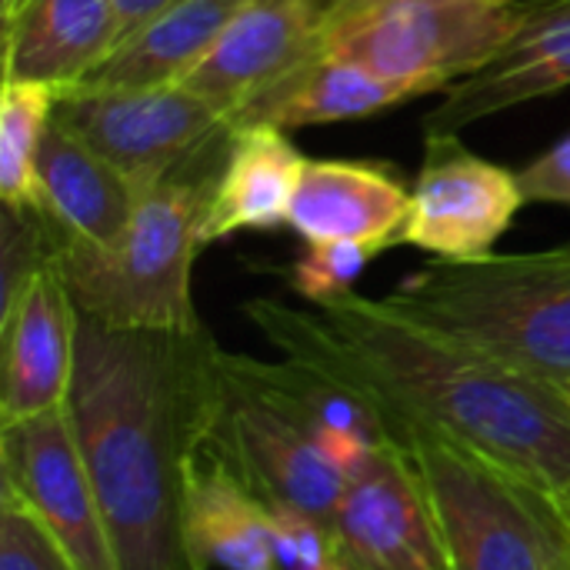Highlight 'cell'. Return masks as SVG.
<instances>
[{
	"mask_svg": "<svg viewBox=\"0 0 570 570\" xmlns=\"http://www.w3.org/2000/svg\"><path fill=\"white\" fill-rule=\"evenodd\" d=\"M267 508H271L274 548L284 570H347L331 521H321L287 504H267Z\"/></svg>",
	"mask_w": 570,
	"mask_h": 570,
	"instance_id": "cell-24",
	"label": "cell"
},
{
	"mask_svg": "<svg viewBox=\"0 0 570 570\" xmlns=\"http://www.w3.org/2000/svg\"><path fill=\"white\" fill-rule=\"evenodd\" d=\"M524 204L518 170L484 160L461 134L424 130V157L411 184L401 244L438 261H478L494 254Z\"/></svg>",
	"mask_w": 570,
	"mask_h": 570,
	"instance_id": "cell-10",
	"label": "cell"
},
{
	"mask_svg": "<svg viewBox=\"0 0 570 570\" xmlns=\"http://www.w3.org/2000/svg\"><path fill=\"white\" fill-rule=\"evenodd\" d=\"M184 548L194 570H284L267 501L237 474L214 431L190 458L184 488Z\"/></svg>",
	"mask_w": 570,
	"mask_h": 570,
	"instance_id": "cell-14",
	"label": "cell"
},
{
	"mask_svg": "<svg viewBox=\"0 0 570 570\" xmlns=\"http://www.w3.org/2000/svg\"><path fill=\"white\" fill-rule=\"evenodd\" d=\"M384 301L570 394V244L478 261L434 257Z\"/></svg>",
	"mask_w": 570,
	"mask_h": 570,
	"instance_id": "cell-4",
	"label": "cell"
},
{
	"mask_svg": "<svg viewBox=\"0 0 570 570\" xmlns=\"http://www.w3.org/2000/svg\"><path fill=\"white\" fill-rule=\"evenodd\" d=\"M0 501L20 504L77 570H120L67 404L0 424Z\"/></svg>",
	"mask_w": 570,
	"mask_h": 570,
	"instance_id": "cell-9",
	"label": "cell"
},
{
	"mask_svg": "<svg viewBox=\"0 0 570 570\" xmlns=\"http://www.w3.org/2000/svg\"><path fill=\"white\" fill-rule=\"evenodd\" d=\"M207 331H124L77 321L67 411L120 570H194L184 548L190 458L217 421Z\"/></svg>",
	"mask_w": 570,
	"mask_h": 570,
	"instance_id": "cell-2",
	"label": "cell"
},
{
	"mask_svg": "<svg viewBox=\"0 0 570 570\" xmlns=\"http://www.w3.org/2000/svg\"><path fill=\"white\" fill-rule=\"evenodd\" d=\"M307 157L277 127H240L220 170L214 200L204 217V247L237 230H274L287 210Z\"/></svg>",
	"mask_w": 570,
	"mask_h": 570,
	"instance_id": "cell-20",
	"label": "cell"
},
{
	"mask_svg": "<svg viewBox=\"0 0 570 570\" xmlns=\"http://www.w3.org/2000/svg\"><path fill=\"white\" fill-rule=\"evenodd\" d=\"M570 87V3L538 10L531 23L478 73L458 80L424 117V130L461 134L468 124L504 114Z\"/></svg>",
	"mask_w": 570,
	"mask_h": 570,
	"instance_id": "cell-17",
	"label": "cell"
},
{
	"mask_svg": "<svg viewBox=\"0 0 570 570\" xmlns=\"http://www.w3.org/2000/svg\"><path fill=\"white\" fill-rule=\"evenodd\" d=\"M53 120L107 157L147 194L190 157L234 130L184 83L144 90H60Z\"/></svg>",
	"mask_w": 570,
	"mask_h": 570,
	"instance_id": "cell-8",
	"label": "cell"
},
{
	"mask_svg": "<svg viewBox=\"0 0 570 570\" xmlns=\"http://www.w3.org/2000/svg\"><path fill=\"white\" fill-rule=\"evenodd\" d=\"M334 0H244L184 87L234 120L321 50Z\"/></svg>",
	"mask_w": 570,
	"mask_h": 570,
	"instance_id": "cell-12",
	"label": "cell"
},
{
	"mask_svg": "<svg viewBox=\"0 0 570 570\" xmlns=\"http://www.w3.org/2000/svg\"><path fill=\"white\" fill-rule=\"evenodd\" d=\"M184 0H114L117 7V20H120V40L130 37L134 30H140L147 20H154L157 13L177 7Z\"/></svg>",
	"mask_w": 570,
	"mask_h": 570,
	"instance_id": "cell-27",
	"label": "cell"
},
{
	"mask_svg": "<svg viewBox=\"0 0 570 570\" xmlns=\"http://www.w3.org/2000/svg\"><path fill=\"white\" fill-rule=\"evenodd\" d=\"M0 570H77L57 541L13 501H0Z\"/></svg>",
	"mask_w": 570,
	"mask_h": 570,
	"instance_id": "cell-25",
	"label": "cell"
},
{
	"mask_svg": "<svg viewBox=\"0 0 570 570\" xmlns=\"http://www.w3.org/2000/svg\"><path fill=\"white\" fill-rule=\"evenodd\" d=\"M351 3H361V0H334V7H351ZM484 3L521 7V10H551V7H561V3H570V0H484Z\"/></svg>",
	"mask_w": 570,
	"mask_h": 570,
	"instance_id": "cell-28",
	"label": "cell"
},
{
	"mask_svg": "<svg viewBox=\"0 0 570 570\" xmlns=\"http://www.w3.org/2000/svg\"><path fill=\"white\" fill-rule=\"evenodd\" d=\"M234 134H220L150 187L114 244L90 247L63 234L50 264L80 317L124 331L204 327L194 307V261L204 250V217Z\"/></svg>",
	"mask_w": 570,
	"mask_h": 570,
	"instance_id": "cell-3",
	"label": "cell"
},
{
	"mask_svg": "<svg viewBox=\"0 0 570 570\" xmlns=\"http://www.w3.org/2000/svg\"><path fill=\"white\" fill-rule=\"evenodd\" d=\"M428 97V90L401 80H387L354 60H341L327 50H317L294 73H287L277 87L257 97L237 120L240 127H277L301 130L337 120H361L384 114L391 107Z\"/></svg>",
	"mask_w": 570,
	"mask_h": 570,
	"instance_id": "cell-19",
	"label": "cell"
},
{
	"mask_svg": "<svg viewBox=\"0 0 570 570\" xmlns=\"http://www.w3.org/2000/svg\"><path fill=\"white\" fill-rule=\"evenodd\" d=\"M377 254L381 247L364 240H324L307 244L297 261H291L287 267H271V274H281L297 297L317 307L351 294L357 277Z\"/></svg>",
	"mask_w": 570,
	"mask_h": 570,
	"instance_id": "cell-23",
	"label": "cell"
},
{
	"mask_svg": "<svg viewBox=\"0 0 570 570\" xmlns=\"http://www.w3.org/2000/svg\"><path fill=\"white\" fill-rule=\"evenodd\" d=\"M411 214V190L384 164L311 160L301 170L287 227L304 244L364 240L381 250L397 247Z\"/></svg>",
	"mask_w": 570,
	"mask_h": 570,
	"instance_id": "cell-15",
	"label": "cell"
},
{
	"mask_svg": "<svg viewBox=\"0 0 570 570\" xmlns=\"http://www.w3.org/2000/svg\"><path fill=\"white\" fill-rule=\"evenodd\" d=\"M244 0H184L124 37L114 53L70 90H144L184 83Z\"/></svg>",
	"mask_w": 570,
	"mask_h": 570,
	"instance_id": "cell-21",
	"label": "cell"
},
{
	"mask_svg": "<svg viewBox=\"0 0 570 570\" xmlns=\"http://www.w3.org/2000/svg\"><path fill=\"white\" fill-rule=\"evenodd\" d=\"M331 528L347 570H451L424 478L401 444L347 478Z\"/></svg>",
	"mask_w": 570,
	"mask_h": 570,
	"instance_id": "cell-11",
	"label": "cell"
},
{
	"mask_svg": "<svg viewBox=\"0 0 570 570\" xmlns=\"http://www.w3.org/2000/svg\"><path fill=\"white\" fill-rule=\"evenodd\" d=\"M37 190L40 210H47L73 240L90 247L114 244L144 197L124 170L87 147L60 120H50L40 144Z\"/></svg>",
	"mask_w": 570,
	"mask_h": 570,
	"instance_id": "cell-18",
	"label": "cell"
},
{
	"mask_svg": "<svg viewBox=\"0 0 570 570\" xmlns=\"http://www.w3.org/2000/svg\"><path fill=\"white\" fill-rule=\"evenodd\" d=\"M17 3H20V0H0V17H7L10 10H17Z\"/></svg>",
	"mask_w": 570,
	"mask_h": 570,
	"instance_id": "cell-29",
	"label": "cell"
},
{
	"mask_svg": "<svg viewBox=\"0 0 570 570\" xmlns=\"http://www.w3.org/2000/svg\"><path fill=\"white\" fill-rule=\"evenodd\" d=\"M57 90L33 80H3L0 90V200L20 210H40L37 157L53 120Z\"/></svg>",
	"mask_w": 570,
	"mask_h": 570,
	"instance_id": "cell-22",
	"label": "cell"
},
{
	"mask_svg": "<svg viewBox=\"0 0 570 570\" xmlns=\"http://www.w3.org/2000/svg\"><path fill=\"white\" fill-rule=\"evenodd\" d=\"M240 311L281 357L364 391L394 444L434 431L551 491L570 488L568 391L357 291L311 311L281 297H254Z\"/></svg>",
	"mask_w": 570,
	"mask_h": 570,
	"instance_id": "cell-1",
	"label": "cell"
},
{
	"mask_svg": "<svg viewBox=\"0 0 570 570\" xmlns=\"http://www.w3.org/2000/svg\"><path fill=\"white\" fill-rule=\"evenodd\" d=\"M77 321L73 297L53 264L0 311V424H17L67 404L77 361Z\"/></svg>",
	"mask_w": 570,
	"mask_h": 570,
	"instance_id": "cell-13",
	"label": "cell"
},
{
	"mask_svg": "<svg viewBox=\"0 0 570 570\" xmlns=\"http://www.w3.org/2000/svg\"><path fill=\"white\" fill-rule=\"evenodd\" d=\"M521 194L528 204H564L570 207V134L554 147L518 170Z\"/></svg>",
	"mask_w": 570,
	"mask_h": 570,
	"instance_id": "cell-26",
	"label": "cell"
},
{
	"mask_svg": "<svg viewBox=\"0 0 570 570\" xmlns=\"http://www.w3.org/2000/svg\"><path fill=\"white\" fill-rule=\"evenodd\" d=\"M564 498H568V504H570V488H568V491H564Z\"/></svg>",
	"mask_w": 570,
	"mask_h": 570,
	"instance_id": "cell-30",
	"label": "cell"
},
{
	"mask_svg": "<svg viewBox=\"0 0 570 570\" xmlns=\"http://www.w3.org/2000/svg\"><path fill=\"white\" fill-rule=\"evenodd\" d=\"M534 13L484 0H361L331 7L321 50L438 94L491 63Z\"/></svg>",
	"mask_w": 570,
	"mask_h": 570,
	"instance_id": "cell-6",
	"label": "cell"
},
{
	"mask_svg": "<svg viewBox=\"0 0 570 570\" xmlns=\"http://www.w3.org/2000/svg\"><path fill=\"white\" fill-rule=\"evenodd\" d=\"M401 448L424 478L451 570H570L561 491L434 431H414Z\"/></svg>",
	"mask_w": 570,
	"mask_h": 570,
	"instance_id": "cell-5",
	"label": "cell"
},
{
	"mask_svg": "<svg viewBox=\"0 0 570 570\" xmlns=\"http://www.w3.org/2000/svg\"><path fill=\"white\" fill-rule=\"evenodd\" d=\"M3 80L77 87L120 43L114 0H20L0 17Z\"/></svg>",
	"mask_w": 570,
	"mask_h": 570,
	"instance_id": "cell-16",
	"label": "cell"
},
{
	"mask_svg": "<svg viewBox=\"0 0 570 570\" xmlns=\"http://www.w3.org/2000/svg\"><path fill=\"white\" fill-rule=\"evenodd\" d=\"M214 441L237 474L267 501L331 521L347 474H341L307 424L261 381L250 354H217Z\"/></svg>",
	"mask_w": 570,
	"mask_h": 570,
	"instance_id": "cell-7",
	"label": "cell"
}]
</instances>
